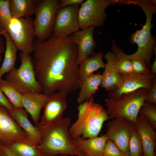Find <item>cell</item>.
<instances>
[{
    "mask_svg": "<svg viewBox=\"0 0 156 156\" xmlns=\"http://www.w3.org/2000/svg\"><path fill=\"white\" fill-rule=\"evenodd\" d=\"M72 36L53 35L46 40L34 41L32 60L36 78L44 94L58 92L66 96L80 88L78 49L72 41Z\"/></svg>",
    "mask_w": 156,
    "mask_h": 156,
    "instance_id": "cell-1",
    "label": "cell"
},
{
    "mask_svg": "<svg viewBox=\"0 0 156 156\" xmlns=\"http://www.w3.org/2000/svg\"><path fill=\"white\" fill-rule=\"evenodd\" d=\"M71 123L70 118H65L52 126L39 129L41 138L37 146L42 153L46 156H84L70 134L69 129Z\"/></svg>",
    "mask_w": 156,
    "mask_h": 156,
    "instance_id": "cell-2",
    "label": "cell"
},
{
    "mask_svg": "<svg viewBox=\"0 0 156 156\" xmlns=\"http://www.w3.org/2000/svg\"><path fill=\"white\" fill-rule=\"evenodd\" d=\"M78 118L70 127V134L73 139L97 136L104 122L110 118L107 111L91 97L78 107Z\"/></svg>",
    "mask_w": 156,
    "mask_h": 156,
    "instance_id": "cell-3",
    "label": "cell"
},
{
    "mask_svg": "<svg viewBox=\"0 0 156 156\" xmlns=\"http://www.w3.org/2000/svg\"><path fill=\"white\" fill-rule=\"evenodd\" d=\"M156 1L153 0H131V4L140 6L146 17V22L142 29L137 30L131 36L132 43L136 44L138 47L137 51L133 54L140 57L148 67L151 66V60L156 48L155 40L151 33L152 17L156 12Z\"/></svg>",
    "mask_w": 156,
    "mask_h": 156,
    "instance_id": "cell-4",
    "label": "cell"
},
{
    "mask_svg": "<svg viewBox=\"0 0 156 156\" xmlns=\"http://www.w3.org/2000/svg\"><path fill=\"white\" fill-rule=\"evenodd\" d=\"M149 90L145 88L124 94L118 99H105L110 118H123L135 124Z\"/></svg>",
    "mask_w": 156,
    "mask_h": 156,
    "instance_id": "cell-5",
    "label": "cell"
},
{
    "mask_svg": "<svg viewBox=\"0 0 156 156\" xmlns=\"http://www.w3.org/2000/svg\"><path fill=\"white\" fill-rule=\"evenodd\" d=\"M21 62L18 68H15L6 76L5 80L22 94L42 93V88L36 78L30 55L21 52L19 55Z\"/></svg>",
    "mask_w": 156,
    "mask_h": 156,
    "instance_id": "cell-6",
    "label": "cell"
},
{
    "mask_svg": "<svg viewBox=\"0 0 156 156\" xmlns=\"http://www.w3.org/2000/svg\"><path fill=\"white\" fill-rule=\"evenodd\" d=\"M59 2L58 0H40L37 4L33 22L37 39L46 40L53 35Z\"/></svg>",
    "mask_w": 156,
    "mask_h": 156,
    "instance_id": "cell-7",
    "label": "cell"
},
{
    "mask_svg": "<svg viewBox=\"0 0 156 156\" xmlns=\"http://www.w3.org/2000/svg\"><path fill=\"white\" fill-rule=\"evenodd\" d=\"M125 0H87L79 7L78 14L80 29L82 30L103 26L107 18L106 8L116 3L124 4Z\"/></svg>",
    "mask_w": 156,
    "mask_h": 156,
    "instance_id": "cell-8",
    "label": "cell"
},
{
    "mask_svg": "<svg viewBox=\"0 0 156 156\" xmlns=\"http://www.w3.org/2000/svg\"><path fill=\"white\" fill-rule=\"evenodd\" d=\"M33 20L31 17L12 18L6 29L18 50L30 55L33 52L36 36Z\"/></svg>",
    "mask_w": 156,
    "mask_h": 156,
    "instance_id": "cell-9",
    "label": "cell"
},
{
    "mask_svg": "<svg viewBox=\"0 0 156 156\" xmlns=\"http://www.w3.org/2000/svg\"><path fill=\"white\" fill-rule=\"evenodd\" d=\"M105 134L109 139L113 141L125 156L129 155L130 140L135 124L123 118H117L107 124Z\"/></svg>",
    "mask_w": 156,
    "mask_h": 156,
    "instance_id": "cell-10",
    "label": "cell"
},
{
    "mask_svg": "<svg viewBox=\"0 0 156 156\" xmlns=\"http://www.w3.org/2000/svg\"><path fill=\"white\" fill-rule=\"evenodd\" d=\"M80 5L60 8L56 16L53 35L58 37H67L80 29L78 14Z\"/></svg>",
    "mask_w": 156,
    "mask_h": 156,
    "instance_id": "cell-11",
    "label": "cell"
},
{
    "mask_svg": "<svg viewBox=\"0 0 156 156\" xmlns=\"http://www.w3.org/2000/svg\"><path fill=\"white\" fill-rule=\"evenodd\" d=\"M156 74L151 73L146 74L134 73L122 74L121 83L116 88L109 92L110 98L118 99L124 94L139 89L145 88L150 90L152 88Z\"/></svg>",
    "mask_w": 156,
    "mask_h": 156,
    "instance_id": "cell-12",
    "label": "cell"
},
{
    "mask_svg": "<svg viewBox=\"0 0 156 156\" xmlns=\"http://www.w3.org/2000/svg\"><path fill=\"white\" fill-rule=\"evenodd\" d=\"M66 96L57 92L49 96L43 108L40 122L36 126L39 129L52 126L59 122L67 107Z\"/></svg>",
    "mask_w": 156,
    "mask_h": 156,
    "instance_id": "cell-13",
    "label": "cell"
},
{
    "mask_svg": "<svg viewBox=\"0 0 156 156\" xmlns=\"http://www.w3.org/2000/svg\"><path fill=\"white\" fill-rule=\"evenodd\" d=\"M27 135L10 114L0 105V143L6 145L15 142L26 140Z\"/></svg>",
    "mask_w": 156,
    "mask_h": 156,
    "instance_id": "cell-14",
    "label": "cell"
},
{
    "mask_svg": "<svg viewBox=\"0 0 156 156\" xmlns=\"http://www.w3.org/2000/svg\"><path fill=\"white\" fill-rule=\"evenodd\" d=\"M94 28L90 27L73 34L72 41L78 47L77 63L78 65L94 53L96 46L93 36Z\"/></svg>",
    "mask_w": 156,
    "mask_h": 156,
    "instance_id": "cell-15",
    "label": "cell"
},
{
    "mask_svg": "<svg viewBox=\"0 0 156 156\" xmlns=\"http://www.w3.org/2000/svg\"><path fill=\"white\" fill-rule=\"evenodd\" d=\"M10 114L25 133L26 141L37 146L41 140V133L36 126H34L28 117V114L23 108L14 107L8 111Z\"/></svg>",
    "mask_w": 156,
    "mask_h": 156,
    "instance_id": "cell-16",
    "label": "cell"
},
{
    "mask_svg": "<svg viewBox=\"0 0 156 156\" xmlns=\"http://www.w3.org/2000/svg\"><path fill=\"white\" fill-rule=\"evenodd\" d=\"M135 125L141 140L144 156H155L156 132L155 130L139 115Z\"/></svg>",
    "mask_w": 156,
    "mask_h": 156,
    "instance_id": "cell-17",
    "label": "cell"
},
{
    "mask_svg": "<svg viewBox=\"0 0 156 156\" xmlns=\"http://www.w3.org/2000/svg\"><path fill=\"white\" fill-rule=\"evenodd\" d=\"M49 96L42 93L28 92L22 94L23 107L29 114L36 125L39 122L41 110Z\"/></svg>",
    "mask_w": 156,
    "mask_h": 156,
    "instance_id": "cell-18",
    "label": "cell"
},
{
    "mask_svg": "<svg viewBox=\"0 0 156 156\" xmlns=\"http://www.w3.org/2000/svg\"><path fill=\"white\" fill-rule=\"evenodd\" d=\"M73 140L84 156H103L104 146L109 139L105 134L87 139L79 137Z\"/></svg>",
    "mask_w": 156,
    "mask_h": 156,
    "instance_id": "cell-19",
    "label": "cell"
},
{
    "mask_svg": "<svg viewBox=\"0 0 156 156\" xmlns=\"http://www.w3.org/2000/svg\"><path fill=\"white\" fill-rule=\"evenodd\" d=\"M103 55L101 52L93 53L79 65L78 76L81 83L94 74V72L105 68V64L103 61Z\"/></svg>",
    "mask_w": 156,
    "mask_h": 156,
    "instance_id": "cell-20",
    "label": "cell"
},
{
    "mask_svg": "<svg viewBox=\"0 0 156 156\" xmlns=\"http://www.w3.org/2000/svg\"><path fill=\"white\" fill-rule=\"evenodd\" d=\"M3 35L6 42L4 57L0 68V79L3 75L8 73L15 67L16 59V53L18 50L8 33L6 31H0V35Z\"/></svg>",
    "mask_w": 156,
    "mask_h": 156,
    "instance_id": "cell-21",
    "label": "cell"
},
{
    "mask_svg": "<svg viewBox=\"0 0 156 156\" xmlns=\"http://www.w3.org/2000/svg\"><path fill=\"white\" fill-rule=\"evenodd\" d=\"M112 52L106 53L110 58L113 66L121 74H127L133 73L130 61L126 56L125 53L116 44L113 40L111 45Z\"/></svg>",
    "mask_w": 156,
    "mask_h": 156,
    "instance_id": "cell-22",
    "label": "cell"
},
{
    "mask_svg": "<svg viewBox=\"0 0 156 156\" xmlns=\"http://www.w3.org/2000/svg\"><path fill=\"white\" fill-rule=\"evenodd\" d=\"M105 57L107 60L105 70L102 74L101 86L106 91H110L118 87L120 85L122 74L113 66L110 58L105 53Z\"/></svg>",
    "mask_w": 156,
    "mask_h": 156,
    "instance_id": "cell-23",
    "label": "cell"
},
{
    "mask_svg": "<svg viewBox=\"0 0 156 156\" xmlns=\"http://www.w3.org/2000/svg\"><path fill=\"white\" fill-rule=\"evenodd\" d=\"M40 0H10L12 18H28L34 14Z\"/></svg>",
    "mask_w": 156,
    "mask_h": 156,
    "instance_id": "cell-24",
    "label": "cell"
},
{
    "mask_svg": "<svg viewBox=\"0 0 156 156\" xmlns=\"http://www.w3.org/2000/svg\"><path fill=\"white\" fill-rule=\"evenodd\" d=\"M102 74H93L81 83L77 102L79 104L92 97L101 85Z\"/></svg>",
    "mask_w": 156,
    "mask_h": 156,
    "instance_id": "cell-25",
    "label": "cell"
},
{
    "mask_svg": "<svg viewBox=\"0 0 156 156\" xmlns=\"http://www.w3.org/2000/svg\"><path fill=\"white\" fill-rule=\"evenodd\" d=\"M4 145L17 156H42L43 155L37 146L26 140L17 141Z\"/></svg>",
    "mask_w": 156,
    "mask_h": 156,
    "instance_id": "cell-26",
    "label": "cell"
},
{
    "mask_svg": "<svg viewBox=\"0 0 156 156\" xmlns=\"http://www.w3.org/2000/svg\"><path fill=\"white\" fill-rule=\"evenodd\" d=\"M0 86L2 91L14 107L23 108L21 93L13 87L5 79H0Z\"/></svg>",
    "mask_w": 156,
    "mask_h": 156,
    "instance_id": "cell-27",
    "label": "cell"
},
{
    "mask_svg": "<svg viewBox=\"0 0 156 156\" xmlns=\"http://www.w3.org/2000/svg\"><path fill=\"white\" fill-rule=\"evenodd\" d=\"M139 114L154 130H156V105L144 103L140 108Z\"/></svg>",
    "mask_w": 156,
    "mask_h": 156,
    "instance_id": "cell-28",
    "label": "cell"
},
{
    "mask_svg": "<svg viewBox=\"0 0 156 156\" xmlns=\"http://www.w3.org/2000/svg\"><path fill=\"white\" fill-rule=\"evenodd\" d=\"M129 155L144 156L141 140L136 128L133 131L130 140Z\"/></svg>",
    "mask_w": 156,
    "mask_h": 156,
    "instance_id": "cell-29",
    "label": "cell"
},
{
    "mask_svg": "<svg viewBox=\"0 0 156 156\" xmlns=\"http://www.w3.org/2000/svg\"><path fill=\"white\" fill-rule=\"evenodd\" d=\"M9 4L10 0H0V31H6L12 18Z\"/></svg>",
    "mask_w": 156,
    "mask_h": 156,
    "instance_id": "cell-30",
    "label": "cell"
},
{
    "mask_svg": "<svg viewBox=\"0 0 156 156\" xmlns=\"http://www.w3.org/2000/svg\"><path fill=\"white\" fill-rule=\"evenodd\" d=\"M126 56L131 62L134 73L146 74L150 73V70L147 66L144 61L139 56L133 54H126Z\"/></svg>",
    "mask_w": 156,
    "mask_h": 156,
    "instance_id": "cell-31",
    "label": "cell"
},
{
    "mask_svg": "<svg viewBox=\"0 0 156 156\" xmlns=\"http://www.w3.org/2000/svg\"><path fill=\"white\" fill-rule=\"evenodd\" d=\"M103 156H125L112 140L109 139L106 142L103 150Z\"/></svg>",
    "mask_w": 156,
    "mask_h": 156,
    "instance_id": "cell-32",
    "label": "cell"
},
{
    "mask_svg": "<svg viewBox=\"0 0 156 156\" xmlns=\"http://www.w3.org/2000/svg\"><path fill=\"white\" fill-rule=\"evenodd\" d=\"M144 103L155 105L156 104V80L155 78L153 81L151 89L149 90Z\"/></svg>",
    "mask_w": 156,
    "mask_h": 156,
    "instance_id": "cell-33",
    "label": "cell"
},
{
    "mask_svg": "<svg viewBox=\"0 0 156 156\" xmlns=\"http://www.w3.org/2000/svg\"><path fill=\"white\" fill-rule=\"evenodd\" d=\"M0 105L5 108L8 111L14 107L2 91L0 86Z\"/></svg>",
    "mask_w": 156,
    "mask_h": 156,
    "instance_id": "cell-34",
    "label": "cell"
},
{
    "mask_svg": "<svg viewBox=\"0 0 156 156\" xmlns=\"http://www.w3.org/2000/svg\"><path fill=\"white\" fill-rule=\"evenodd\" d=\"M84 0H60L59 8L73 5H80Z\"/></svg>",
    "mask_w": 156,
    "mask_h": 156,
    "instance_id": "cell-35",
    "label": "cell"
},
{
    "mask_svg": "<svg viewBox=\"0 0 156 156\" xmlns=\"http://www.w3.org/2000/svg\"><path fill=\"white\" fill-rule=\"evenodd\" d=\"M1 156H17L12 153L6 146L0 143Z\"/></svg>",
    "mask_w": 156,
    "mask_h": 156,
    "instance_id": "cell-36",
    "label": "cell"
},
{
    "mask_svg": "<svg viewBox=\"0 0 156 156\" xmlns=\"http://www.w3.org/2000/svg\"><path fill=\"white\" fill-rule=\"evenodd\" d=\"M154 53L155 54V60L151 65L150 72L151 73L156 74V49H154Z\"/></svg>",
    "mask_w": 156,
    "mask_h": 156,
    "instance_id": "cell-37",
    "label": "cell"
},
{
    "mask_svg": "<svg viewBox=\"0 0 156 156\" xmlns=\"http://www.w3.org/2000/svg\"><path fill=\"white\" fill-rule=\"evenodd\" d=\"M5 47L3 38L0 35V54L5 52Z\"/></svg>",
    "mask_w": 156,
    "mask_h": 156,
    "instance_id": "cell-38",
    "label": "cell"
},
{
    "mask_svg": "<svg viewBox=\"0 0 156 156\" xmlns=\"http://www.w3.org/2000/svg\"><path fill=\"white\" fill-rule=\"evenodd\" d=\"M56 156H68V155H60Z\"/></svg>",
    "mask_w": 156,
    "mask_h": 156,
    "instance_id": "cell-39",
    "label": "cell"
},
{
    "mask_svg": "<svg viewBox=\"0 0 156 156\" xmlns=\"http://www.w3.org/2000/svg\"><path fill=\"white\" fill-rule=\"evenodd\" d=\"M1 60H2L1 56L0 54V62L1 61Z\"/></svg>",
    "mask_w": 156,
    "mask_h": 156,
    "instance_id": "cell-40",
    "label": "cell"
},
{
    "mask_svg": "<svg viewBox=\"0 0 156 156\" xmlns=\"http://www.w3.org/2000/svg\"><path fill=\"white\" fill-rule=\"evenodd\" d=\"M42 156H45V155H44V154H43V155Z\"/></svg>",
    "mask_w": 156,
    "mask_h": 156,
    "instance_id": "cell-41",
    "label": "cell"
},
{
    "mask_svg": "<svg viewBox=\"0 0 156 156\" xmlns=\"http://www.w3.org/2000/svg\"><path fill=\"white\" fill-rule=\"evenodd\" d=\"M70 156H74L73 155H70Z\"/></svg>",
    "mask_w": 156,
    "mask_h": 156,
    "instance_id": "cell-42",
    "label": "cell"
},
{
    "mask_svg": "<svg viewBox=\"0 0 156 156\" xmlns=\"http://www.w3.org/2000/svg\"><path fill=\"white\" fill-rule=\"evenodd\" d=\"M0 156H1L0 153Z\"/></svg>",
    "mask_w": 156,
    "mask_h": 156,
    "instance_id": "cell-43",
    "label": "cell"
},
{
    "mask_svg": "<svg viewBox=\"0 0 156 156\" xmlns=\"http://www.w3.org/2000/svg\"><path fill=\"white\" fill-rule=\"evenodd\" d=\"M130 156L129 155H128V156Z\"/></svg>",
    "mask_w": 156,
    "mask_h": 156,
    "instance_id": "cell-44",
    "label": "cell"
}]
</instances>
